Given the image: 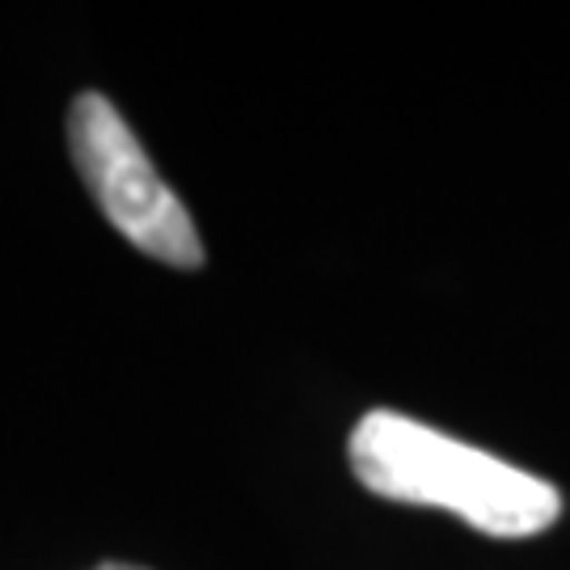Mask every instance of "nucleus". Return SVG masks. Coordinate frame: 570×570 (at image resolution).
<instances>
[{"label":"nucleus","mask_w":570,"mask_h":570,"mask_svg":"<svg viewBox=\"0 0 570 570\" xmlns=\"http://www.w3.org/2000/svg\"><path fill=\"white\" fill-rule=\"evenodd\" d=\"M346 456L364 490L393 503L452 511L487 537L546 532L562 511V494L550 482L393 410L364 414Z\"/></svg>","instance_id":"obj_1"},{"label":"nucleus","mask_w":570,"mask_h":570,"mask_svg":"<svg viewBox=\"0 0 570 570\" xmlns=\"http://www.w3.org/2000/svg\"><path fill=\"white\" fill-rule=\"evenodd\" d=\"M68 148L102 216L140 254L178 271L204 266V242L183 199L161 183L144 144L102 94H81L68 110Z\"/></svg>","instance_id":"obj_2"},{"label":"nucleus","mask_w":570,"mask_h":570,"mask_svg":"<svg viewBox=\"0 0 570 570\" xmlns=\"http://www.w3.org/2000/svg\"><path fill=\"white\" fill-rule=\"evenodd\" d=\"M98 570H144V567H122V562H106V567H98Z\"/></svg>","instance_id":"obj_3"}]
</instances>
